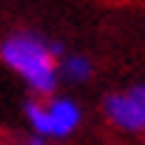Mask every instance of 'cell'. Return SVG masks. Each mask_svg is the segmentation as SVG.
Segmentation results:
<instances>
[{
	"label": "cell",
	"instance_id": "cell-3",
	"mask_svg": "<svg viewBox=\"0 0 145 145\" xmlns=\"http://www.w3.org/2000/svg\"><path fill=\"white\" fill-rule=\"evenodd\" d=\"M105 117L122 131H145V117L131 94H111L105 97Z\"/></svg>",
	"mask_w": 145,
	"mask_h": 145
},
{
	"label": "cell",
	"instance_id": "cell-2",
	"mask_svg": "<svg viewBox=\"0 0 145 145\" xmlns=\"http://www.w3.org/2000/svg\"><path fill=\"white\" fill-rule=\"evenodd\" d=\"M26 117L37 137H65L80 125V108L71 100H51V103H26Z\"/></svg>",
	"mask_w": 145,
	"mask_h": 145
},
{
	"label": "cell",
	"instance_id": "cell-5",
	"mask_svg": "<svg viewBox=\"0 0 145 145\" xmlns=\"http://www.w3.org/2000/svg\"><path fill=\"white\" fill-rule=\"evenodd\" d=\"M128 94L137 100V105H139V111H142V117H145V86H134Z\"/></svg>",
	"mask_w": 145,
	"mask_h": 145
},
{
	"label": "cell",
	"instance_id": "cell-6",
	"mask_svg": "<svg viewBox=\"0 0 145 145\" xmlns=\"http://www.w3.org/2000/svg\"><path fill=\"white\" fill-rule=\"evenodd\" d=\"M26 145H54V142H48V139H43V137H31Z\"/></svg>",
	"mask_w": 145,
	"mask_h": 145
},
{
	"label": "cell",
	"instance_id": "cell-4",
	"mask_svg": "<svg viewBox=\"0 0 145 145\" xmlns=\"http://www.w3.org/2000/svg\"><path fill=\"white\" fill-rule=\"evenodd\" d=\"M60 68H63V74H65L71 83H83V80H88L91 71H94V65L88 63V57H80V54L65 57V63H63Z\"/></svg>",
	"mask_w": 145,
	"mask_h": 145
},
{
	"label": "cell",
	"instance_id": "cell-1",
	"mask_svg": "<svg viewBox=\"0 0 145 145\" xmlns=\"http://www.w3.org/2000/svg\"><path fill=\"white\" fill-rule=\"evenodd\" d=\"M0 57L9 68L37 91V94H51L57 86V54L48 43H43L34 34H12L0 46Z\"/></svg>",
	"mask_w": 145,
	"mask_h": 145
}]
</instances>
